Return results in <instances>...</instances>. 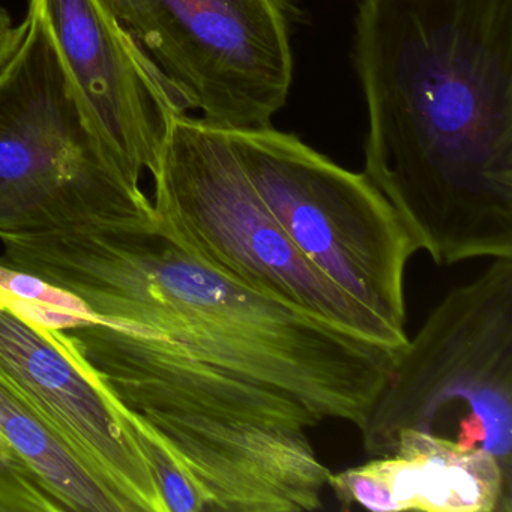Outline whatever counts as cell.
<instances>
[{
	"mask_svg": "<svg viewBox=\"0 0 512 512\" xmlns=\"http://www.w3.org/2000/svg\"><path fill=\"white\" fill-rule=\"evenodd\" d=\"M364 175L437 266L512 257V0H358Z\"/></svg>",
	"mask_w": 512,
	"mask_h": 512,
	"instance_id": "1",
	"label": "cell"
},
{
	"mask_svg": "<svg viewBox=\"0 0 512 512\" xmlns=\"http://www.w3.org/2000/svg\"><path fill=\"white\" fill-rule=\"evenodd\" d=\"M47 331L167 449L206 512L322 508L332 472L308 436L322 421L298 401L97 317Z\"/></svg>",
	"mask_w": 512,
	"mask_h": 512,
	"instance_id": "2",
	"label": "cell"
},
{
	"mask_svg": "<svg viewBox=\"0 0 512 512\" xmlns=\"http://www.w3.org/2000/svg\"><path fill=\"white\" fill-rule=\"evenodd\" d=\"M152 178L158 233L203 265L383 346L401 349L409 340L290 241L221 128L187 113L176 116Z\"/></svg>",
	"mask_w": 512,
	"mask_h": 512,
	"instance_id": "3",
	"label": "cell"
},
{
	"mask_svg": "<svg viewBox=\"0 0 512 512\" xmlns=\"http://www.w3.org/2000/svg\"><path fill=\"white\" fill-rule=\"evenodd\" d=\"M359 433L371 457L418 433L484 449L512 473V257L494 259L428 314Z\"/></svg>",
	"mask_w": 512,
	"mask_h": 512,
	"instance_id": "4",
	"label": "cell"
},
{
	"mask_svg": "<svg viewBox=\"0 0 512 512\" xmlns=\"http://www.w3.org/2000/svg\"><path fill=\"white\" fill-rule=\"evenodd\" d=\"M26 20L0 71V232L154 212L86 116L40 20Z\"/></svg>",
	"mask_w": 512,
	"mask_h": 512,
	"instance_id": "5",
	"label": "cell"
},
{
	"mask_svg": "<svg viewBox=\"0 0 512 512\" xmlns=\"http://www.w3.org/2000/svg\"><path fill=\"white\" fill-rule=\"evenodd\" d=\"M223 131L260 199L298 250L350 298L407 334L404 278L418 248L370 179L272 125Z\"/></svg>",
	"mask_w": 512,
	"mask_h": 512,
	"instance_id": "6",
	"label": "cell"
},
{
	"mask_svg": "<svg viewBox=\"0 0 512 512\" xmlns=\"http://www.w3.org/2000/svg\"><path fill=\"white\" fill-rule=\"evenodd\" d=\"M185 110L221 130L271 127L293 82V0H109Z\"/></svg>",
	"mask_w": 512,
	"mask_h": 512,
	"instance_id": "7",
	"label": "cell"
},
{
	"mask_svg": "<svg viewBox=\"0 0 512 512\" xmlns=\"http://www.w3.org/2000/svg\"><path fill=\"white\" fill-rule=\"evenodd\" d=\"M0 389L112 494L121 512H167L151 460L124 407L47 329L2 299Z\"/></svg>",
	"mask_w": 512,
	"mask_h": 512,
	"instance_id": "8",
	"label": "cell"
},
{
	"mask_svg": "<svg viewBox=\"0 0 512 512\" xmlns=\"http://www.w3.org/2000/svg\"><path fill=\"white\" fill-rule=\"evenodd\" d=\"M77 98L131 178L154 173L176 116L187 113L109 0H29Z\"/></svg>",
	"mask_w": 512,
	"mask_h": 512,
	"instance_id": "9",
	"label": "cell"
},
{
	"mask_svg": "<svg viewBox=\"0 0 512 512\" xmlns=\"http://www.w3.org/2000/svg\"><path fill=\"white\" fill-rule=\"evenodd\" d=\"M344 506L374 512H512V473L484 449L403 433L391 454L331 473Z\"/></svg>",
	"mask_w": 512,
	"mask_h": 512,
	"instance_id": "10",
	"label": "cell"
},
{
	"mask_svg": "<svg viewBox=\"0 0 512 512\" xmlns=\"http://www.w3.org/2000/svg\"><path fill=\"white\" fill-rule=\"evenodd\" d=\"M112 512V494L0 389V512Z\"/></svg>",
	"mask_w": 512,
	"mask_h": 512,
	"instance_id": "11",
	"label": "cell"
},
{
	"mask_svg": "<svg viewBox=\"0 0 512 512\" xmlns=\"http://www.w3.org/2000/svg\"><path fill=\"white\" fill-rule=\"evenodd\" d=\"M28 20L20 25H14L10 14L0 5V71L10 62L19 47L20 41L25 37Z\"/></svg>",
	"mask_w": 512,
	"mask_h": 512,
	"instance_id": "12",
	"label": "cell"
}]
</instances>
